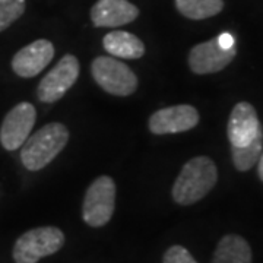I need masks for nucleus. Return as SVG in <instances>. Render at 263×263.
<instances>
[{
  "instance_id": "f3484780",
  "label": "nucleus",
  "mask_w": 263,
  "mask_h": 263,
  "mask_svg": "<svg viewBox=\"0 0 263 263\" xmlns=\"http://www.w3.org/2000/svg\"><path fill=\"white\" fill-rule=\"evenodd\" d=\"M162 263H197L187 249L183 246H171L164 253Z\"/></svg>"
},
{
  "instance_id": "20e7f679",
  "label": "nucleus",
  "mask_w": 263,
  "mask_h": 263,
  "mask_svg": "<svg viewBox=\"0 0 263 263\" xmlns=\"http://www.w3.org/2000/svg\"><path fill=\"white\" fill-rule=\"evenodd\" d=\"M65 245V234L57 227H38L19 237L13 246L15 263H38L43 257L57 253Z\"/></svg>"
},
{
  "instance_id": "2eb2a0df",
  "label": "nucleus",
  "mask_w": 263,
  "mask_h": 263,
  "mask_svg": "<svg viewBox=\"0 0 263 263\" xmlns=\"http://www.w3.org/2000/svg\"><path fill=\"white\" fill-rule=\"evenodd\" d=\"M176 8L189 19L211 18L224 9V0H176Z\"/></svg>"
},
{
  "instance_id": "f8f14e48",
  "label": "nucleus",
  "mask_w": 263,
  "mask_h": 263,
  "mask_svg": "<svg viewBox=\"0 0 263 263\" xmlns=\"http://www.w3.org/2000/svg\"><path fill=\"white\" fill-rule=\"evenodd\" d=\"M139 15V9L129 0H98L91 9L95 27H122L130 24Z\"/></svg>"
},
{
  "instance_id": "9d476101",
  "label": "nucleus",
  "mask_w": 263,
  "mask_h": 263,
  "mask_svg": "<svg viewBox=\"0 0 263 263\" xmlns=\"http://www.w3.org/2000/svg\"><path fill=\"white\" fill-rule=\"evenodd\" d=\"M199 123V113L193 105L180 104L165 107L149 117V130L154 135L181 133L196 127Z\"/></svg>"
},
{
  "instance_id": "dca6fc26",
  "label": "nucleus",
  "mask_w": 263,
  "mask_h": 263,
  "mask_svg": "<svg viewBox=\"0 0 263 263\" xmlns=\"http://www.w3.org/2000/svg\"><path fill=\"white\" fill-rule=\"evenodd\" d=\"M25 12V0H0V32L9 28Z\"/></svg>"
},
{
  "instance_id": "9b49d317",
  "label": "nucleus",
  "mask_w": 263,
  "mask_h": 263,
  "mask_svg": "<svg viewBox=\"0 0 263 263\" xmlns=\"http://www.w3.org/2000/svg\"><path fill=\"white\" fill-rule=\"evenodd\" d=\"M54 57V46L48 40H37L21 48L12 59V69L21 78H34Z\"/></svg>"
},
{
  "instance_id": "ddd939ff",
  "label": "nucleus",
  "mask_w": 263,
  "mask_h": 263,
  "mask_svg": "<svg viewBox=\"0 0 263 263\" xmlns=\"http://www.w3.org/2000/svg\"><path fill=\"white\" fill-rule=\"evenodd\" d=\"M104 50L117 57V59H127L136 60L145 54V44L136 35L126 31H111L103 40Z\"/></svg>"
},
{
  "instance_id": "39448f33",
  "label": "nucleus",
  "mask_w": 263,
  "mask_h": 263,
  "mask_svg": "<svg viewBox=\"0 0 263 263\" xmlns=\"http://www.w3.org/2000/svg\"><path fill=\"white\" fill-rule=\"evenodd\" d=\"M116 208V183L108 176L95 179L88 187L82 205L85 224L100 228L110 222Z\"/></svg>"
},
{
  "instance_id": "7ed1b4c3",
  "label": "nucleus",
  "mask_w": 263,
  "mask_h": 263,
  "mask_svg": "<svg viewBox=\"0 0 263 263\" xmlns=\"http://www.w3.org/2000/svg\"><path fill=\"white\" fill-rule=\"evenodd\" d=\"M69 141V130L65 124L54 122L28 136L21 146V161L29 171H38L47 167L63 151Z\"/></svg>"
},
{
  "instance_id": "423d86ee",
  "label": "nucleus",
  "mask_w": 263,
  "mask_h": 263,
  "mask_svg": "<svg viewBox=\"0 0 263 263\" xmlns=\"http://www.w3.org/2000/svg\"><path fill=\"white\" fill-rule=\"evenodd\" d=\"M95 82L105 92L117 97H127L138 89V78L126 63L108 56H100L91 65Z\"/></svg>"
},
{
  "instance_id": "a211bd4d",
  "label": "nucleus",
  "mask_w": 263,
  "mask_h": 263,
  "mask_svg": "<svg viewBox=\"0 0 263 263\" xmlns=\"http://www.w3.org/2000/svg\"><path fill=\"white\" fill-rule=\"evenodd\" d=\"M257 174H259V177L263 181V149L260 152V157H259V160H257Z\"/></svg>"
},
{
  "instance_id": "f03ea898",
  "label": "nucleus",
  "mask_w": 263,
  "mask_h": 263,
  "mask_svg": "<svg viewBox=\"0 0 263 263\" xmlns=\"http://www.w3.org/2000/svg\"><path fill=\"white\" fill-rule=\"evenodd\" d=\"M218 170L208 157H195L186 162L173 186V199L179 205L187 206L202 200L214 189Z\"/></svg>"
},
{
  "instance_id": "1a4fd4ad",
  "label": "nucleus",
  "mask_w": 263,
  "mask_h": 263,
  "mask_svg": "<svg viewBox=\"0 0 263 263\" xmlns=\"http://www.w3.org/2000/svg\"><path fill=\"white\" fill-rule=\"evenodd\" d=\"M237 54L234 47H226L219 38H212L209 41L200 43L190 50L189 66L197 75L216 73L233 62Z\"/></svg>"
},
{
  "instance_id": "6e6552de",
  "label": "nucleus",
  "mask_w": 263,
  "mask_h": 263,
  "mask_svg": "<svg viewBox=\"0 0 263 263\" xmlns=\"http://www.w3.org/2000/svg\"><path fill=\"white\" fill-rule=\"evenodd\" d=\"M37 120V110L31 103L16 104L5 116L0 126V143L6 151L21 148L32 132Z\"/></svg>"
},
{
  "instance_id": "0eeeda50",
  "label": "nucleus",
  "mask_w": 263,
  "mask_h": 263,
  "mask_svg": "<svg viewBox=\"0 0 263 263\" xmlns=\"http://www.w3.org/2000/svg\"><path fill=\"white\" fill-rule=\"evenodd\" d=\"M79 60L73 54H65L57 65L41 79L37 95L41 103L53 104L62 100V97L75 85L79 76Z\"/></svg>"
},
{
  "instance_id": "f257e3e1",
  "label": "nucleus",
  "mask_w": 263,
  "mask_h": 263,
  "mask_svg": "<svg viewBox=\"0 0 263 263\" xmlns=\"http://www.w3.org/2000/svg\"><path fill=\"white\" fill-rule=\"evenodd\" d=\"M227 135L235 168L249 171L257 164L263 149L262 124L252 104H235L228 119Z\"/></svg>"
},
{
  "instance_id": "4468645a",
  "label": "nucleus",
  "mask_w": 263,
  "mask_h": 263,
  "mask_svg": "<svg viewBox=\"0 0 263 263\" xmlns=\"http://www.w3.org/2000/svg\"><path fill=\"white\" fill-rule=\"evenodd\" d=\"M252 249L243 237L224 235L216 246L212 263H252Z\"/></svg>"
}]
</instances>
